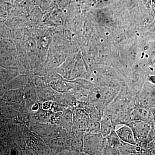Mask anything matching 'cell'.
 Returning a JSON list of instances; mask_svg holds the SVG:
<instances>
[{"label":"cell","mask_w":155,"mask_h":155,"mask_svg":"<svg viewBox=\"0 0 155 155\" xmlns=\"http://www.w3.org/2000/svg\"><path fill=\"white\" fill-rule=\"evenodd\" d=\"M105 139L101 133H86L84 136V152L87 154H103Z\"/></svg>","instance_id":"6da1fadb"},{"label":"cell","mask_w":155,"mask_h":155,"mask_svg":"<svg viewBox=\"0 0 155 155\" xmlns=\"http://www.w3.org/2000/svg\"><path fill=\"white\" fill-rule=\"evenodd\" d=\"M150 84H144L137 94V103L138 105L150 109L155 107V88Z\"/></svg>","instance_id":"7a4b0ae2"},{"label":"cell","mask_w":155,"mask_h":155,"mask_svg":"<svg viewBox=\"0 0 155 155\" xmlns=\"http://www.w3.org/2000/svg\"><path fill=\"white\" fill-rule=\"evenodd\" d=\"M127 125L133 130L137 145L146 140L152 127L146 122L137 120L130 121Z\"/></svg>","instance_id":"3957f363"},{"label":"cell","mask_w":155,"mask_h":155,"mask_svg":"<svg viewBox=\"0 0 155 155\" xmlns=\"http://www.w3.org/2000/svg\"><path fill=\"white\" fill-rule=\"evenodd\" d=\"M131 121L137 120L146 122L152 127L155 125L153 115L150 109L138 105H136L131 111Z\"/></svg>","instance_id":"277c9868"},{"label":"cell","mask_w":155,"mask_h":155,"mask_svg":"<svg viewBox=\"0 0 155 155\" xmlns=\"http://www.w3.org/2000/svg\"><path fill=\"white\" fill-rule=\"evenodd\" d=\"M121 88V86L117 87H100L101 101L105 109L115 99Z\"/></svg>","instance_id":"5b68a950"},{"label":"cell","mask_w":155,"mask_h":155,"mask_svg":"<svg viewBox=\"0 0 155 155\" xmlns=\"http://www.w3.org/2000/svg\"><path fill=\"white\" fill-rule=\"evenodd\" d=\"M116 131L122 141L129 144L137 145L133 130L128 125H123L119 129L116 130Z\"/></svg>","instance_id":"8992f818"},{"label":"cell","mask_w":155,"mask_h":155,"mask_svg":"<svg viewBox=\"0 0 155 155\" xmlns=\"http://www.w3.org/2000/svg\"><path fill=\"white\" fill-rule=\"evenodd\" d=\"M100 123L101 133L104 137H107L112 130L115 129L111 118L105 113H104L102 116Z\"/></svg>","instance_id":"52a82bcc"},{"label":"cell","mask_w":155,"mask_h":155,"mask_svg":"<svg viewBox=\"0 0 155 155\" xmlns=\"http://www.w3.org/2000/svg\"><path fill=\"white\" fill-rule=\"evenodd\" d=\"M23 92L20 90L8 91L3 96V100L8 102H19L23 99Z\"/></svg>","instance_id":"ba28073f"},{"label":"cell","mask_w":155,"mask_h":155,"mask_svg":"<svg viewBox=\"0 0 155 155\" xmlns=\"http://www.w3.org/2000/svg\"><path fill=\"white\" fill-rule=\"evenodd\" d=\"M84 136L82 135V133L78 132L72 137L71 144L75 150L83 151Z\"/></svg>","instance_id":"9c48e42d"},{"label":"cell","mask_w":155,"mask_h":155,"mask_svg":"<svg viewBox=\"0 0 155 155\" xmlns=\"http://www.w3.org/2000/svg\"><path fill=\"white\" fill-rule=\"evenodd\" d=\"M87 132L89 133H101V123L99 121L94 119L89 120Z\"/></svg>","instance_id":"30bf717a"},{"label":"cell","mask_w":155,"mask_h":155,"mask_svg":"<svg viewBox=\"0 0 155 155\" xmlns=\"http://www.w3.org/2000/svg\"><path fill=\"white\" fill-rule=\"evenodd\" d=\"M51 144L53 147L58 149L64 148L66 146L67 142L66 140L63 138H56L52 140Z\"/></svg>","instance_id":"8fae6325"},{"label":"cell","mask_w":155,"mask_h":155,"mask_svg":"<svg viewBox=\"0 0 155 155\" xmlns=\"http://www.w3.org/2000/svg\"><path fill=\"white\" fill-rule=\"evenodd\" d=\"M39 92L41 97L43 98V99L49 100L53 94L52 91L49 87H44Z\"/></svg>","instance_id":"7c38bea8"},{"label":"cell","mask_w":155,"mask_h":155,"mask_svg":"<svg viewBox=\"0 0 155 155\" xmlns=\"http://www.w3.org/2000/svg\"><path fill=\"white\" fill-rule=\"evenodd\" d=\"M63 122L68 124V125H71L73 124V117L72 113L70 111L66 112L63 116Z\"/></svg>","instance_id":"4fadbf2b"},{"label":"cell","mask_w":155,"mask_h":155,"mask_svg":"<svg viewBox=\"0 0 155 155\" xmlns=\"http://www.w3.org/2000/svg\"><path fill=\"white\" fill-rule=\"evenodd\" d=\"M25 95L27 99L31 101H33L35 95L34 89L32 87H27L25 89Z\"/></svg>","instance_id":"5bb4252c"},{"label":"cell","mask_w":155,"mask_h":155,"mask_svg":"<svg viewBox=\"0 0 155 155\" xmlns=\"http://www.w3.org/2000/svg\"><path fill=\"white\" fill-rule=\"evenodd\" d=\"M154 140H155V125L152 127L151 130L150 131L148 136L145 142H149Z\"/></svg>","instance_id":"9a60e30c"},{"label":"cell","mask_w":155,"mask_h":155,"mask_svg":"<svg viewBox=\"0 0 155 155\" xmlns=\"http://www.w3.org/2000/svg\"><path fill=\"white\" fill-rule=\"evenodd\" d=\"M52 102L51 101H47L45 102L43 104L42 106V107L45 110H49L50 108H51V106Z\"/></svg>","instance_id":"2e32d148"},{"label":"cell","mask_w":155,"mask_h":155,"mask_svg":"<svg viewBox=\"0 0 155 155\" xmlns=\"http://www.w3.org/2000/svg\"><path fill=\"white\" fill-rule=\"evenodd\" d=\"M39 108V105L38 103H35L31 107V110L33 111L38 110Z\"/></svg>","instance_id":"e0dca14e"},{"label":"cell","mask_w":155,"mask_h":155,"mask_svg":"<svg viewBox=\"0 0 155 155\" xmlns=\"http://www.w3.org/2000/svg\"><path fill=\"white\" fill-rule=\"evenodd\" d=\"M148 79L150 82L155 84V75H150V76H149Z\"/></svg>","instance_id":"ac0fdd59"},{"label":"cell","mask_w":155,"mask_h":155,"mask_svg":"<svg viewBox=\"0 0 155 155\" xmlns=\"http://www.w3.org/2000/svg\"><path fill=\"white\" fill-rule=\"evenodd\" d=\"M153 115L154 122L155 125V111H154V113H153Z\"/></svg>","instance_id":"d6986e66"},{"label":"cell","mask_w":155,"mask_h":155,"mask_svg":"<svg viewBox=\"0 0 155 155\" xmlns=\"http://www.w3.org/2000/svg\"></svg>","instance_id":"ffe728a7"}]
</instances>
